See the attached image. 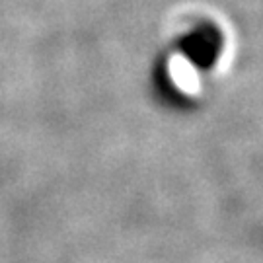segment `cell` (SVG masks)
<instances>
[{"label":"cell","mask_w":263,"mask_h":263,"mask_svg":"<svg viewBox=\"0 0 263 263\" xmlns=\"http://www.w3.org/2000/svg\"><path fill=\"white\" fill-rule=\"evenodd\" d=\"M224 47L222 29L211 20H201L178 39L179 55L197 70H211Z\"/></svg>","instance_id":"cell-1"}]
</instances>
